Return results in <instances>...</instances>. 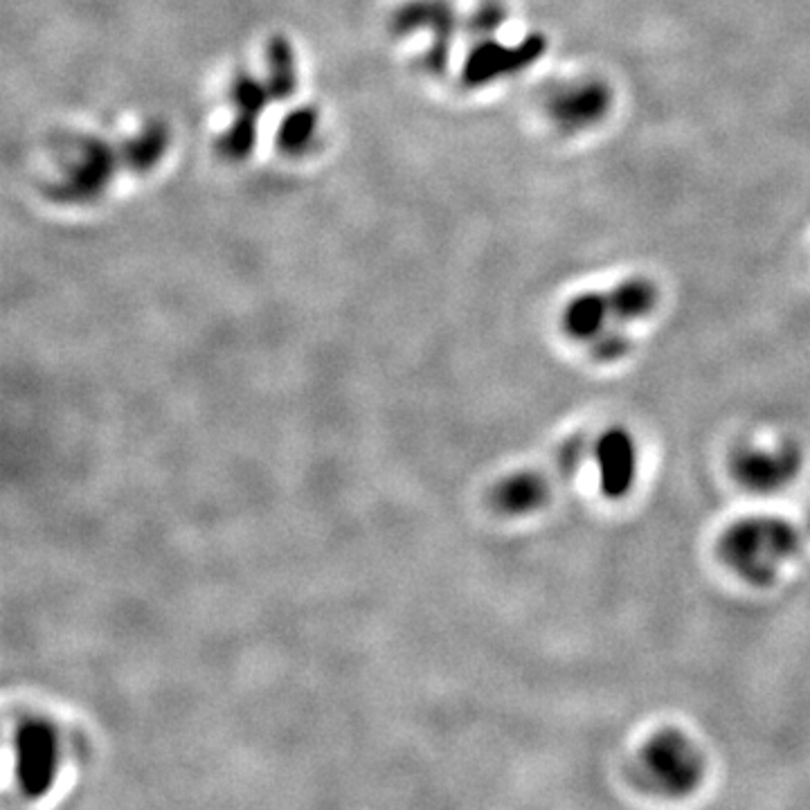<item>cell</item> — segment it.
<instances>
[{"label": "cell", "instance_id": "6da1fadb", "mask_svg": "<svg viewBox=\"0 0 810 810\" xmlns=\"http://www.w3.org/2000/svg\"><path fill=\"white\" fill-rule=\"evenodd\" d=\"M801 534L781 518H743L718 538V558L738 579L752 585H770L781 567L797 556Z\"/></svg>", "mask_w": 810, "mask_h": 810}, {"label": "cell", "instance_id": "7a4b0ae2", "mask_svg": "<svg viewBox=\"0 0 810 810\" xmlns=\"http://www.w3.org/2000/svg\"><path fill=\"white\" fill-rule=\"evenodd\" d=\"M639 761L651 788L669 797L689 795L705 777V759L700 750L678 729H662L651 736Z\"/></svg>", "mask_w": 810, "mask_h": 810}, {"label": "cell", "instance_id": "3957f363", "mask_svg": "<svg viewBox=\"0 0 810 810\" xmlns=\"http://www.w3.org/2000/svg\"><path fill=\"white\" fill-rule=\"evenodd\" d=\"M801 471V453L792 444L777 448H743L732 459L736 482L754 493L786 489Z\"/></svg>", "mask_w": 810, "mask_h": 810}, {"label": "cell", "instance_id": "277c9868", "mask_svg": "<svg viewBox=\"0 0 810 810\" xmlns=\"http://www.w3.org/2000/svg\"><path fill=\"white\" fill-rule=\"evenodd\" d=\"M594 457L599 466L601 493L610 500H621L633 491L637 477V446L633 435L624 428H610L603 432L594 446Z\"/></svg>", "mask_w": 810, "mask_h": 810}, {"label": "cell", "instance_id": "5b68a950", "mask_svg": "<svg viewBox=\"0 0 810 810\" xmlns=\"http://www.w3.org/2000/svg\"><path fill=\"white\" fill-rule=\"evenodd\" d=\"M545 48V41L538 39V36H531L525 45H518V48H500L495 43H486L482 48H477L471 59L466 63L464 77L468 84H484V81H491L495 77L504 75V72H513L527 63L534 61L540 52Z\"/></svg>", "mask_w": 810, "mask_h": 810}, {"label": "cell", "instance_id": "8992f818", "mask_svg": "<svg viewBox=\"0 0 810 810\" xmlns=\"http://www.w3.org/2000/svg\"><path fill=\"white\" fill-rule=\"evenodd\" d=\"M234 102L239 106V120L232 126V131L223 138V151L230 158H243L248 156L250 149L255 147V129L257 117L266 102V90L261 88L257 81L248 77H241L234 86Z\"/></svg>", "mask_w": 810, "mask_h": 810}, {"label": "cell", "instance_id": "52a82bcc", "mask_svg": "<svg viewBox=\"0 0 810 810\" xmlns=\"http://www.w3.org/2000/svg\"><path fill=\"white\" fill-rule=\"evenodd\" d=\"M549 500V484L534 471L516 473L502 480L495 489V504L509 516H529L543 509Z\"/></svg>", "mask_w": 810, "mask_h": 810}, {"label": "cell", "instance_id": "ba28073f", "mask_svg": "<svg viewBox=\"0 0 810 810\" xmlns=\"http://www.w3.org/2000/svg\"><path fill=\"white\" fill-rule=\"evenodd\" d=\"M608 300L603 295H581L567 306L565 311V331L574 340L588 342L594 340L606 327L608 320Z\"/></svg>", "mask_w": 810, "mask_h": 810}, {"label": "cell", "instance_id": "9c48e42d", "mask_svg": "<svg viewBox=\"0 0 810 810\" xmlns=\"http://www.w3.org/2000/svg\"><path fill=\"white\" fill-rule=\"evenodd\" d=\"M113 158L102 142L88 144L86 156L81 158V165L70 176V189L72 196H93L97 189H102L106 183V176H111Z\"/></svg>", "mask_w": 810, "mask_h": 810}, {"label": "cell", "instance_id": "30bf717a", "mask_svg": "<svg viewBox=\"0 0 810 810\" xmlns=\"http://www.w3.org/2000/svg\"><path fill=\"white\" fill-rule=\"evenodd\" d=\"M606 300L608 313L615 320H639L653 311L657 293L651 284L633 279V282H626L615 288Z\"/></svg>", "mask_w": 810, "mask_h": 810}, {"label": "cell", "instance_id": "8fae6325", "mask_svg": "<svg viewBox=\"0 0 810 810\" xmlns=\"http://www.w3.org/2000/svg\"><path fill=\"white\" fill-rule=\"evenodd\" d=\"M268 63H270V84L268 95L275 99H284L293 93L295 88V61L291 45L284 39H275L268 50Z\"/></svg>", "mask_w": 810, "mask_h": 810}, {"label": "cell", "instance_id": "7c38bea8", "mask_svg": "<svg viewBox=\"0 0 810 810\" xmlns=\"http://www.w3.org/2000/svg\"><path fill=\"white\" fill-rule=\"evenodd\" d=\"M608 104V95L599 88H581V93L567 95L563 104H554L558 115L567 122H590L597 120Z\"/></svg>", "mask_w": 810, "mask_h": 810}, {"label": "cell", "instance_id": "4fadbf2b", "mask_svg": "<svg viewBox=\"0 0 810 810\" xmlns=\"http://www.w3.org/2000/svg\"><path fill=\"white\" fill-rule=\"evenodd\" d=\"M315 122H318V117H315L311 108H302V111L288 115L277 135L279 149L288 153H297L300 149H304L306 142L313 138Z\"/></svg>", "mask_w": 810, "mask_h": 810}, {"label": "cell", "instance_id": "5bb4252c", "mask_svg": "<svg viewBox=\"0 0 810 810\" xmlns=\"http://www.w3.org/2000/svg\"><path fill=\"white\" fill-rule=\"evenodd\" d=\"M167 147V133L165 129H160V126H153V129L142 135L140 140H135L133 144H129V160L133 167L138 169H149L153 162L160 158V153L165 151Z\"/></svg>", "mask_w": 810, "mask_h": 810}]
</instances>
